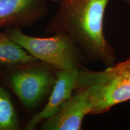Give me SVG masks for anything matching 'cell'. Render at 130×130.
<instances>
[{"instance_id": "cell-1", "label": "cell", "mask_w": 130, "mask_h": 130, "mask_svg": "<svg viewBox=\"0 0 130 130\" xmlns=\"http://www.w3.org/2000/svg\"><path fill=\"white\" fill-rule=\"evenodd\" d=\"M110 0H60L45 32L67 33L86 58L107 67L115 64V49L105 38L104 22Z\"/></svg>"}, {"instance_id": "cell-2", "label": "cell", "mask_w": 130, "mask_h": 130, "mask_svg": "<svg viewBox=\"0 0 130 130\" xmlns=\"http://www.w3.org/2000/svg\"><path fill=\"white\" fill-rule=\"evenodd\" d=\"M83 89L90 104V115L108 111L130 100V57L101 71L84 66L78 72L75 90Z\"/></svg>"}, {"instance_id": "cell-3", "label": "cell", "mask_w": 130, "mask_h": 130, "mask_svg": "<svg viewBox=\"0 0 130 130\" xmlns=\"http://www.w3.org/2000/svg\"><path fill=\"white\" fill-rule=\"evenodd\" d=\"M58 69L35 60L13 64H0V81L16 96L25 109L40 107L51 93Z\"/></svg>"}, {"instance_id": "cell-4", "label": "cell", "mask_w": 130, "mask_h": 130, "mask_svg": "<svg viewBox=\"0 0 130 130\" xmlns=\"http://www.w3.org/2000/svg\"><path fill=\"white\" fill-rule=\"evenodd\" d=\"M13 41L38 60L58 70L79 69L86 57L67 33L57 32L48 37L26 35L20 28L4 29Z\"/></svg>"}, {"instance_id": "cell-5", "label": "cell", "mask_w": 130, "mask_h": 130, "mask_svg": "<svg viewBox=\"0 0 130 130\" xmlns=\"http://www.w3.org/2000/svg\"><path fill=\"white\" fill-rule=\"evenodd\" d=\"M50 0H0V29L28 28L46 16Z\"/></svg>"}, {"instance_id": "cell-6", "label": "cell", "mask_w": 130, "mask_h": 130, "mask_svg": "<svg viewBox=\"0 0 130 130\" xmlns=\"http://www.w3.org/2000/svg\"><path fill=\"white\" fill-rule=\"evenodd\" d=\"M76 92L60 108L44 120L43 130H80L85 117L90 115V101L83 89Z\"/></svg>"}, {"instance_id": "cell-7", "label": "cell", "mask_w": 130, "mask_h": 130, "mask_svg": "<svg viewBox=\"0 0 130 130\" xmlns=\"http://www.w3.org/2000/svg\"><path fill=\"white\" fill-rule=\"evenodd\" d=\"M79 69L58 70L56 80L43 108L26 123L24 129L32 130L46 118L54 115L69 100L75 90Z\"/></svg>"}, {"instance_id": "cell-8", "label": "cell", "mask_w": 130, "mask_h": 130, "mask_svg": "<svg viewBox=\"0 0 130 130\" xmlns=\"http://www.w3.org/2000/svg\"><path fill=\"white\" fill-rule=\"evenodd\" d=\"M37 60L14 42L5 30L0 31V64H13Z\"/></svg>"}, {"instance_id": "cell-9", "label": "cell", "mask_w": 130, "mask_h": 130, "mask_svg": "<svg viewBox=\"0 0 130 130\" xmlns=\"http://www.w3.org/2000/svg\"><path fill=\"white\" fill-rule=\"evenodd\" d=\"M20 122L12 98L0 81V130H18Z\"/></svg>"}, {"instance_id": "cell-10", "label": "cell", "mask_w": 130, "mask_h": 130, "mask_svg": "<svg viewBox=\"0 0 130 130\" xmlns=\"http://www.w3.org/2000/svg\"><path fill=\"white\" fill-rule=\"evenodd\" d=\"M123 2H125L126 4L130 5V0H122Z\"/></svg>"}, {"instance_id": "cell-11", "label": "cell", "mask_w": 130, "mask_h": 130, "mask_svg": "<svg viewBox=\"0 0 130 130\" xmlns=\"http://www.w3.org/2000/svg\"><path fill=\"white\" fill-rule=\"evenodd\" d=\"M50 1H54V2H59L60 0H50Z\"/></svg>"}]
</instances>
